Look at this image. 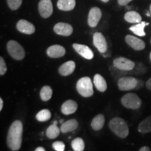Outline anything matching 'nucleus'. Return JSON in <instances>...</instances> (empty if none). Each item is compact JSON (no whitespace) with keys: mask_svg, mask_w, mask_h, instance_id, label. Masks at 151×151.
I'll use <instances>...</instances> for the list:
<instances>
[{"mask_svg":"<svg viewBox=\"0 0 151 151\" xmlns=\"http://www.w3.org/2000/svg\"><path fill=\"white\" fill-rule=\"evenodd\" d=\"M23 124L20 120H16L9 127L6 138L7 146L11 150L18 151L21 148Z\"/></svg>","mask_w":151,"mask_h":151,"instance_id":"1","label":"nucleus"},{"mask_svg":"<svg viewBox=\"0 0 151 151\" xmlns=\"http://www.w3.org/2000/svg\"><path fill=\"white\" fill-rule=\"evenodd\" d=\"M109 126L111 131L118 137L124 139L129 135V127L124 119L116 117L111 119Z\"/></svg>","mask_w":151,"mask_h":151,"instance_id":"2","label":"nucleus"},{"mask_svg":"<svg viewBox=\"0 0 151 151\" xmlns=\"http://www.w3.org/2000/svg\"><path fill=\"white\" fill-rule=\"evenodd\" d=\"M76 90L83 97H90L94 94L93 85L90 77H82L76 83Z\"/></svg>","mask_w":151,"mask_h":151,"instance_id":"3","label":"nucleus"},{"mask_svg":"<svg viewBox=\"0 0 151 151\" xmlns=\"http://www.w3.org/2000/svg\"><path fill=\"white\" fill-rule=\"evenodd\" d=\"M7 51L12 58L16 60H22L25 57L23 47L16 41L11 40L6 44Z\"/></svg>","mask_w":151,"mask_h":151,"instance_id":"4","label":"nucleus"},{"mask_svg":"<svg viewBox=\"0 0 151 151\" xmlns=\"http://www.w3.org/2000/svg\"><path fill=\"white\" fill-rule=\"evenodd\" d=\"M121 103L125 108L135 110L140 108L142 101L137 94L130 92L121 98Z\"/></svg>","mask_w":151,"mask_h":151,"instance_id":"5","label":"nucleus"},{"mask_svg":"<svg viewBox=\"0 0 151 151\" xmlns=\"http://www.w3.org/2000/svg\"><path fill=\"white\" fill-rule=\"evenodd\" d=\"M139 81L137 78L131 76H124L119 78L118 86L120 90L122 91H129L137 88Z\"/></svg>","mask_w":151,"mask_h":151,"instance_id":"6","label":"nucleus"},{"mask_svg":"<svg viewBox=\"0 0 151 151\" xmlns=\"http://www.w3.org/2000/svg\"><path fill=\"white\" fill-rule=\"evenodd\" d=\"M113 66L118 70L129 71L133 70L135 67V63L132 60L123 57L117 58L113 60Z\"/></svg>","mask_w":151,"mask_h":151,"instance_id":"7","label":"nucleus"},{"mask_svg":"<svg viewBox=\"0 0 151 151\" xmlns=\"http://www.w3.org/2000/svg\"><path fill=\"white\" fill-rule=\"evenodd\" d=\"M40 16L43 18H48L53 12V7L51 0H41L38 6Z\"/></svg>","mask_w":151,"mask_h":151,"instance_id":"8","label":"nucleus"},{"mask_svg":"<svg viewBox=\"0 0 151 151\" xmlns=\"http://www.w3.org/2000/svg\"><path fill=\"white\" fill-rule=\"evenodd\" d=\"M93 44L100 53H105L108 49L106 40L101 32H95L93 35Z\"/></svg>","mask_w":151,"mask_h":151,"instance_id":"9","label":"nucleus"},{"mask_svg":"<svg viewBox=\"0 0 151 151\" xmlns=\"http://www.w3.org/2000/svg\"><path fill=\"white\" fill-rule=\"evenodd\" d=\"M102 16L101 9L98 7H92L89 11L88 18V22L90 27H95L99 23Z\"/></svg>","mask_w":151,"mask_h":151,"instance_id":"10","label":"nucleus"},{"mask_svg":"<svg viewBox=\"0 0 151 151\" xmlns=\"http://www.w3.org/2000/svg\"><path fill=\"white\" fill-rule=\"evenodd\" d=\"M125 41L129 46L135 50H142L146 47L144 41L134 36L128 35L125 37Z\"/></svg>","mask_w":151,"mask_h":151,"instance_id":"11","label":"nucleus"},{"mask_svg":"<svg viewBox=\"0 0 151 151\" xmlns=\"http://www.w3.org/2000/svg\"><path fill=\"white\" fill-rule=\"evenodd\" d=\"M16 28L20 32L25 34V35H32L35 32V25L31 22L26 20H20L17 22Z\"/></svg>","mask_w":151,"mask_h":151,"instance_id":"12","label":"nucleus"},{"mask_svg":"<svg viewBox=\"0 0 151 151\" xmlns=\"http://www.w3.org/2000/svg\"><path fill=\"white\" fill-rule=\"evenodd\" d=\"M53 30L57 35L63 36V37H69L73 33L72 26L65 22L57 23L54 26Z\"/></svg>","mask_w":151,"mask_h":151,"instance_id":"13","label":"nucleus"},{"mask_svg":"<svg viewBox=\"0 0 151 151\" xmlns=\"http://www.w3.org/2000/svg\"><path fill=\"white\" fill-rule=\"evenodd\" d=\"M73 48L81 57L86 60H92L94 58L92 50L88 46L79 43H73Z\"/></svg>","mask_w":151,"mask_h":151,"instance_id":"14","label":"nucleus"},{"mask_svg":"<svg viewBox=\"0 0 151 151\" xmlns=\"http://www.w3.org/2000/svg\"><path fill=\"white\" fill-rule=\"evenodd\" d=\"M66 50L60 45H52L48 48L46 54L50 58H60L65 55Z\"/></svg>","mask_w":151,"mask_h":151,"instance_id":"15","label":"nucleus"},{"mask_svg":"<svg viewBox=\"0 0 151 151\" xmlns=\"http://www.w3.org/2000/svg\"><path fill=\"white\" fill-rule=\"evenodd\" d=\"M76 69V63L72 60H69L63 63L58 69V72L62 76L71 75Z\"/></svg>","mask_w":151,"mask_h":151,"instance_id":"16","label":"nucleus"},{"mask_svg":"<svg viewBox=\"0 0 151 151\" xmlns=\"http://www.w3.org/2000/svg\"><path fill=\"white\" fill-rule=\"evenodd\" d=\"M78 109V104L75 101L71 99L67 100L62 104L61 106V111L64 115L68 116L74 113Z\"/></svg>","mask_w":151,"mask_h":151,"instance_id":"17","label":"nucleus"},{"mask_svg":"<svg viewBox=\"0 0 151 151\" xmlns=\"http://www.w3.org/2000/svg\"><path fill=\"white\" fill-rule=\"evenodd\" d=\"M78 122H77V120H75V119H71V120H68L61 124L60 130H61V132H62V133L66 134L68 133V132L74 131L78 128Z\"/></svg>","mask_w":151,"mask_h":151,"instance_id":"18","label":"nucleus"},{"mask_svg":"<svg viewBox=\"0 0 151 151\" xmlns=\"http://www.w3.org/2000/svg\"><path fill=\"white\" fill-rule=\"evenodd\" d=\"M148 25H149L148 22L141 21V22H139V23L134 24V25L131 26L129 28V29L137 36H139V37H145L146 35V34L145 32L144 29Z\"/></svg>","mask_w":151,"mask_h":151,"instance_id":"19","label":"nucleus"},{"mask_svg":"<svg viewBox=\"0 0 151 151\" xmlns=\"http://www.w3.org/2000/svg\"><path fill=\"white\" fill-rule=\"evenodd\" d=\"M93 83L95 88H97V90H99V92H105L107 89V83L106 81L104 79V78L101 75L97 73V74L94 75V79H93Z\"/></svg>","mask_w":151,"mask_h":151,"instance_id":"20","label":"nucleus"},{"mask_svg":"<svg viewBox=\"0 0 151 151\" xmlns=\"http://www.w3.org/2000/svg\"><path fill=\"white\" fill-rule=\"evenodd\" d=\"M57 6L58 8L61 11H71L76 6V0H58Z\"/></svg>","mask_w":151,"mask_h":151,"instance_id":"21","label":"nucleus"},{"mask_svg":"<svg viewBox=\"0 0 151 151\" xmlns=\"http://www.w3.org/2000/svg\"><path fill=\"white\" fill-rule=\"evenodd\" d=\"M105 123L104 116L102 114H98L92 119L91 127L94 131H99L102 129Z\"/></svg>","mask_w":151,"mask_h":151,"instance_id":"22","label":"nucleus"},{"mask_svg":"<svg viewBox=\"0 0 151 151\" xmlns=\"http://www.w3.org/2000/svg\"><path fill=\"white\" fill-rule=\"evenodd\" d=\"M124 18L126 21L129 22V23L137 24L139 23V22H141V20H142V18H141V15L134 11H127L124 14Z\"/></svg>","mask_w":151,"mask_h":151,"instance_id":"23","label":"nucleus"},{"mask_svg":"<svg viewBox=\"0 0 151 151\" xmlns=\"http://www.w3.org/2000/svg\"><path fill=\"white\" fill-rule=\"evenodd\" d=\"M138 131L143 134L151 132V116L147 117L139 123L138 126Z\"/></svg>","mask_w":151,"mask_h":151,"instance_id":"24","label":"nucleus"},{"mask_svg":"<svg viewBox=\"0 0 151 151\" xmlns=\"http://www.w3.org/2000/svg\"><path fill=\"white\" fill-rule=\"evenodd\" d=\"M60 132H61V130L57 126V124H52L47 128L46 135L48 139H54L60 135Z\"/></svg>","mask_w":151,"mask_h":151,"instance_id":"25","label":"nucleus"},{"mask_svg":"<svg viewBox=\"0 0 151 151\" xmlns=\"http://www.w3.org/2000/svg\"><path fill=\"white\" fill-rule=\"evenodd\" d=\"M52 95V90L49 86H44L41 89L40 97L42 101H48Z\"/></svg>","mask_w":151,"mask_h":151,"instance_id":"26","label":"nucleus"},{"mask_svg":"<svg viewBox=\"0 0 151 151\" xmlns=\"http://www.w3.org/2000/svg\"><path fill=\"white\" fill-rule=\"evenodd\" d=\"M51 118V113L48 109H42L36 115V118L39 122L48 121Z\"/></svg>","mask_w":151,"mask_h":151,"instance_id":"27","label":"nucleus"},{"mask_svg":"<svg viewBox=\"0 0 151 151\" xmlns=\"http://www.w3.org/2000/svg\"><path fill=\"white\" fill-rule=\"evenodd\" d=\"M71 147L74 151H83L85 149V142L80 137L76 138L71 141Z\"/></svg>","mask_w":151,"mask_h":151,"instance_id":"28","label":"nucleus"},{"mask_svg":"<svg viewBox=\"0 0 151 151\" xmlns=\"http://www.w3.org/2000/svg\"><path fill=\"white\" fill-rule=\"evenodd\" d=\"M22 0H7L9 7L11 10H17L20 7Z\"/></svg>","mask_w":151,"mask_h":151,"instance_id":"29","label":"nucleus"},{"mask_svg":"<svg viewBox=\"0 0 151 151\" xmlns=\"http://www.w3.org/2000/svg\"><path fill=\"white\" fill-rule=\"evenodd\" d=\"M52 146L56 151H64L65 150V144L62 141H55Z\"/></svg>","mask_w":151,"mask_h":151,"instance_id":"30","label":"nucleus"},{"mask_svg":"<svg viewBox=\"0 0 151 151\" xmlns=\"http://www.w3.org/2000/svg\"><path fill=\"white\" fill-rule=\"evenodd\" d=\"M7 71V67L6 62L2 57H0V75H4Z\"/></svg>","mask_w":151,"mask_h":151,"instance_id":"31","label":"nucleus"},{"mask_svg":"<svg viewBox=\"0 0 151 151\" xmlns=\"http://www.w3.org/2000/svg\"><path fill=\"white\" fill-rule=\"evenodd\" d=\"M132 0H118V3L120 6H127Z\"/></svg>","mask_w":151,"mask_h":151,"instance_id":"32","label":"nucleus"},{"mask_svg":"<svg viewBox=\"0 0 151 151\" xmlns=\"http://www.w3.org/2000/svg\"><path fill=\"white\" fill-rule=\"evenodd\" d=\"M146 86L147 89L149 90H151V78H149L148 80L147 81Z\"/></svg>","mask_w":151,"mask_h":151,"instance_id":"33","label":"nucleus"},{"mask_svg":"<svg viewBox=\"0 0 151 151\" xmlns=\"http://www.w3.org/2000/svg\"><path fill=\"white\" fill-rule=\"evenodd\" d=\"M150 148L148 146H143L139 149V151H150Z\"/></svg>","mask_w":151,"mask_h":151,"instance_id":"34","label":"nucleus"},{"mask_svg":"<svg viewBox=\"0 0 151 151\" xmlns=\"http://www.w3.org/2000/svg\"><path fill=\"white\" fill-rule=\"evenodd\" d=\"M3 106H4V101L3 99L1 98H0V111L2 110L3 109Z\"/></svg>","mask_w":151,"mask_h":151,"instance_id":"35","label":"nucleus"},{"mask_svg":"<svg viewBox=\"0 0 151 151\" xmlns=\"http://www.w3.org/2000/svg\"><path fill=\"white\" fill-rule=\"evenodd\" d=\"M46 150H45L44 148H43V147H38V148H37L35 149V151H45Z\"/></svg>","mask_w":151,"mask_h":151,"instance_id":"36","label":"nucleus"},{"mask_svg":"<svg viewBox=\"0 0 151 151\" xmlns=\"http://www.w3.org/2000/svg\"><path fill=\"white\" fill-rule=\"evenodd\" d=\"M101 1H103V2L106 3V2H108V1H109V0H101Z\"/></svg>","mask_w":151,"mask_h":151,"instance_id":"37","label":"nucleus"},{"mask_svg":"<svg viewBox=\"0 0 151 151\" xmlns=\"http://www.w3.org/2000/svg\"><path fill=\"white\" fill-rule=\"evenodd\" d=\"M60 123H61V124H62V123H63V120H62H62H60Z\"/></svg>","mask_w":151,"mask_h":151,"instance_id":"38","label":"nucleus"},{"mask_svg":"<svg viewBox=\"0 0 151 151\" xmlns=\"http://www.w3.org/2000/svg\"><path fill=\"white\" fill-rule=\"evenodd\" d=\"M53 124H58V121H56V120H55V121H54Z\"/></svg>","mask_w":151,"mask_h":151,"instance_id":"39","label":"nucleus"},{"mask_svg":"<svg viewBox=\"0 0 151 151\" xmlns=\"http://www.w3.org/2000/svg\"><path fill=\"white\" fill-rule=\"evenodd\" d=\"M150 14H151V4L150 5Z\"/></svg>","mask_w":151,"mask_h":151,"instance_id":"40","label":"nucleus"},{"mask_svg":"<svg viewBox=\"0 0 151 151\" xmlns=\"http://www.w3.org/2000/svg\"><path fill=\"white\" fill-rule=\"evenodd\" d=\"M150 61H151V52H150Z\"/></svg>","mask_w":151,"mask_h":151,"instance_id":"41","label":"nucleus"},{"mask_svg":"<svg viewBox=\"0 0 151 151\" xmlns=\"http://www.w3.org/2000/svg\"><path fill=\"white\" fill-rule=\"evenodd\" d=\"M150 43H151V39H150Z\"/></svg>","mask_w":151,"mask_h":151,"instance_id":"42","label":"nucleus"}]
</instances>
